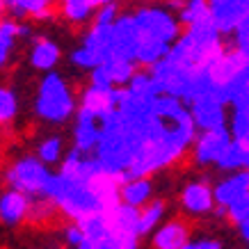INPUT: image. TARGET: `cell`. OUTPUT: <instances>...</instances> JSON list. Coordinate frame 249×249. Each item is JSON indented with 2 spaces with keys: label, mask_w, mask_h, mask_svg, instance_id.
I'll list each match as a JSON object with an SVG mask.
<instances>
[{
  "label": "cell",
  "mask_w": 249,
  "mask_h": 249,
  "mask_svg": "<svg viewBox=\"0 0 249 249\" xmlns=\"http://www.w3.org/2000/svg\"><path fill=\"white\" fill-rule=\"evenodd\" d=\"M208 18H213L208 0H185L183 7L178 9V21L183 23V28L201 23V21H208Z\"/></svg>",
  "instance_id": "obj_29"
},
{
  "label": "cell",
  "mask_w": 249,
  "mask_h": 249,
  "mask_svg": "<svg viewBox=\"0 0 249 249\" xmlns=\"http://www.w3.org/2000/svg\"><path fill=\"white\" fill-rule=\"evenodd\" d=\"M140 240H142L140 235H126L114 231L110 227V219H107L106 231L94 235V238H85L78 249H140Z\"/></svg>",
  "instance_id": "obj_21"
},
{
  "label": "cell",
  "mask_w": 249,
  "mask_h": 249,
  "mask_svg": "<svg viewBox=\"0 0 249 249\" xmlns=\"http://www.w3.org/2000/svg\"><path fill=\"white\" fill-rule=\"evenodd\" d=\"M190 112L199 130H211L219 126H229V106L215 94H204L190 103Z\"/></svg>",
  "instance_id": "obj_10"
},
{
  "label": "cell",
  "mask_w": 249,
  "mask_h": 249,
  "mask_svg": "<svg viewBox=\"0 0 249 249\" xmlns=\"http://www.w3.org/2000/svg\"><path fill=\"white\" fill-rule=\"evenodd\" d=\"M112 48L114 55L128 57L135 62L137 57V23L133 12H121L119 18L112 23Z\"/></svg>",
  "instance_id": "obj_17"
},
{
  "label": "cell",
  "mask_w": 249,
  "mask_h": 249,
  "mask_svg": "<svg viewBox=\"0 0 249 249\" xmlns=\"http://www.w3.org/2000/svg\"><path fill=\"white\" fill-rule=\"evenodd\" d=\"M2 181L7 188L18 190L32 199H51L55 172L46 162H41L37 156L25 153V156L14 158L5 167Z\"/></svg>",
  "instance_id": "obj_5"
},
{
  "label": "cell",
  "mask_w": 249,
  "mask_h": 249,
  "mask_svg": "<svg viewBox=\"0 0 249 249\" xmlns=\"http://www.w3.org/2000/svg\"><path fill=\"white\" fill-rule=\"evenodd\" d=\"M195 119L181 98L160 94L156 98V119L144 146L128 169V178H151L167 167L178 165L196 140Z\"/></svg>",
  "instance_id": "obj_2"
},
{
  "label": "cell",
  "mask_w": 249,
  "mask_h": 249,
  "mask_svg": "<svg viewBox=\"0 0 249 249\" xmlns=\"http://www.w3.org/2000/svg\"><path fill=\"white\" fill-rule=\"evenodd\" d=\"M2 12H5V9H2V0H0V14H2Z\"/></svg>",
  "instance_id": "obj_41"
},
{
  "label": "cell",
  "mask_w": 249,
  "mask_h": 249,
  "mask_svg": "<svg viewBox=\"0 0 249 249\" xmlns=\"http://www.w3.org/2000/svg\"><path fill=\"white\" fill-rule=\"evenodd\" d=\"M119 2H110V5H103V7L96 12L94 21L91 23H101V25H112L117 18H119Z\"/></svg>",
  "instance_id": "obj_34"
},
{
  "label": "cell",
  "mask_w": 249,
  "mask_h": 249,
  "mask_svg": "<svg viewBox=\"0 0 249 249\" xmlns=\"http://www.w3.org/2000/svg\"><path fill=\"white\" fill-rule=\"evenodd\" d=\"M224 217L231 222V224H240V222H245V219H249V192L245 196H240L235 204H231L227 208V213H224Z\"/></svg>",
  "instance_id": "obj_32"
},
{
  "label": "cell",
  "mask_w": 249,
  "mask_h": 249,
  "mask_svg": "<svg viewBox=\"0 0 249 249\" xmlns=\"http://www.w3.org/2000/svg\"><path fill=\"white\" fill-rule=\"evenodd\" d=\"M229 130L235 142H242L249 146V106L247 103H235L231 106L229 114Z\"/></svg>",
  "instance_id": "obj_28"
},
{
  "label": "cell",
  "mask_w": 249,
  "mask_h": 249,
  "mask_svg": "<svg viewBox=\"0 0 249 249\" xmlns=\"http://www.w3.org/2000/svg\"><path fill=\"white\" fill-rule=\"evenodd\" d=\"M233 142L229 126H219L211 130H199L196 140L190 149V158L196 167H215L222 153L227 151V146Z\"/></svg>",
  "instance_id": "obj_7"
},
{
  "label": "cell",
  "mask_w": 249,
  "mask_h": 249,
  "mask_svg": "<svg viewBox=\"0 0 249 249\" xmlns=\"http://www.w3.org/2000/svg\"><path fill=\"white\" fill-rule=\"evenodd\" d=\"M2 9L7 16L23 21V18H32V21H51L57 12V7L44 5L41 0H2Z\"/></svg>",
  "instance_id": "obj_20"
},
{
  "label": "cell",
  "mask_w": 249,
  "mask_h": 249,
  "mask_svg": "<svg viewBox=\"0 0 249 249\" xmlns=\"http://www.w3.org/2000/svg\"><path fill=\"white\" fill-rule=\"evenodd\" d=\"M213 23L224 37H231L249 12V0H208Z\"/></svg>",
  "instance_id": "obj_14"
},
{
  "label": "cell",
  "mask_w": 249,
  "mask_h": 249,
  "mask_svg": "<svg viewBox=\"0 0 249 249\" xmlns=\"http://www.w3.org/2000/svg\"><path fill=\"white\" fill-rule=\"evenodd\" d=\"M44 5H51V7H57V0H41Z\"/></svg>",
  "instance_id": "obj_40"
},
{
  "label": "cell",
  "mask_w": 249,
  "mask_h": 249,
  "mask_svg": "<svg viewBox=\"0 0 249 249\" xmlns=\"http://www.w3.org/2000/svg\"><path fill=\"white\" fill-rule=\"evenodd\" d=\"M114 55L112 48V25H101V23H89L85 30L80 44L69 53V60L80 71H94L103 62Z\"/></svg>",
  "instance_id": "obj_6"
},
{
  "label": "cell",
  "mask_w": 249,
  "mask_h": 249,
  "mask_svg": "<svg viewBox=\"0 0 249 249\" xmlns=\"http://www.w3.org/2000/svg\"><path fill=\"white\" fill-rule=\"evenodd\" d=\"M238 235H240V240L245 242V245H249V219H245V222L238 224Z\"/></svg>",
  "instance_id": "obj_37"
},
{
  "label": "cell",
  "mask_w": 249,
  "mask_h": 249,
  "mask_svg": "<svg viewBox=\"0 0 249 249\" xmlns=\"http://www.w3.org/2000/svg\"><path fill=\"white\" fill-rule=\"evenodd\" d=\"M18 94L14 91V87L9 85H0V128L14 124V119L18 117Z\"/></svg>",
  "instance_id": "obj_30"
},
{
  "label": "cell",
  "mask_w": 249,
  "mask_h": 249,
  "mask_svg": "<svg viewBox=\"0 0 249 249\" xmlns=\"http://www.w3.org/2000/svg\"><path fill=\"white\" fill-rule=\"evenodd\" d=\"M18 23L21 21H16L12 16L0 18V69H5L12 62L16 41H18Z\"/></svg>",
  "instance_id": "obj_26"
},
{
  "label": "cell",
  "mask_w": 249,
  "mask_h": 249,
  "mask_svg": "<svg viewBox=\"0 0 249 249\" xmlns=\"http://www.w3.org/2000/svg\"><path fill=\"white\" fill-rule=\"evenodd\" d=\"M167 215V201L160 196H153L146 206L140 208V238L151 235L156 229L162 224V219Z\"/></svg>",
  "instance_id": "obj_24"
},
{
  "label": "cell",
  "mask_w": 249,
  "mask_h": 249,
  "mask_svg": "<svg viewBox=\"0 0 249 249\" xmlns=\"http://www.w3.org/2000/svg\"><path fill=\"white\" fill-rule=\"evenodd\" d=\"M60 62H62V48L55 39H51V37L32 39V46H30V51H28V64L35 71H41V73L55 71Z\"/></svg>",
  "instance_id": "obj_19"
},
{
  "label": "cell",
  "mask_w": 249,
  "mask_h": 249,
  "mask_svg": "<svg viewBox=\"0 0 249 249\" xmlns=\"http://www.w3.org/2000/svg\"><path fill=\"white\" fill-rule=\"evenodd\" d=\"M35 117L48 126H62L78 112V96L71 83L57 71H48L39 78L35 103Z\"/></svg>",
  "instance_id": "obj_4"
},
{
  "label": "cell",
  "mask_w": 249,
  "mask_h": 249,
  "mask_svg": "<svg viewBox=\"0 0 249 249\" xmlns=\"http://www.w3.org/2000/svg\"><path fill=\"white\" fill-rule=\"evenodd\" d=\"M153 199L151 178H128L121 185V204H128L133 208H142Z\"/></svg>",
  "instance_id": "obj_23"
},
{
  "label": "cell",
  "mask_w": 249,
  "mask_h": 249,
  "mask_svg": "<svg viewBox=\"0 0 249 249\" xmlns=\"http://www.w3.org/2000/svg\"><path fill=\"white\" fill-rule=\"evenodd\" d=\"M183 249H222V240H217V238H196V240H190Z\"/></svg>",
  "instance_id": "obj_36"
},
{
  "label": "cell",
  "mask_w": 249,
  "mask_h": 249,
  "mask_svg": "<svg viewBox=\"0 0 249 249\" xmlns=\"http://www.w3.org/2000/svg\"><path fill=\"white\" fill-rule=\"evenodd\" d=\"M119 89L121 87H106V85L87 83L85 89L80 91V96H78V107H83L87 112L96 114L98 119H103L112 110H117Z\"/></svg>",
  "instance_id": "obj_11"
},
{
  "label": "cell",
  "mask_w": 249,
  "mask_h": 249,
  "mask_svg": "<svg viewBox=\"0 0 249 249\" xmlns=\"http://www.w3.org/2000/svg\"><path fill=\"white\" fill-rule=\"evenodd\" d=\"M235 103H247V106H249V91H245L242 96H238L233 103H231V106H235Z\"/></svg>",
  "instance_id": "obj_39"
},
{
  "label": "cell",
  "mask_w": 249,
  "mask_h": 249,
  "mask_svg": "<svg viewBox=\"0 0 249 249\" xmlns=\"http://www.w3.org/2000/svg\"><path fill=\"white\" fill-rule=\"evenodd\" d=\"M213 192H215V215L224 217L229 206L249 192V169L227 174L213 185Z\"/></svg>",
  "instance_id": "obj_12"
},
{
  "label": "cell",
  "mask_w": 249,
  "mask_h": 249,
  "mask_svg": "<svg viewBox=\"0 0 249 249\" xmlns=\"http://www.w3.org/2000/svg\"><path fill=\"white\" fill-rule=\"evenodd\" d=\"M41 162H46L48 167L53 165H60L62 160H64V137L62 135H46L41 137L37 142V151H35Z\"/></svg>",
  "instance_id": "obj_27"
},
{
  "label": "cell",
  "mask_w": 249,
  "mask_h": 249,
  "mask_svg": "<svg viewBox=\"0 0 249 249\" xmlns=\"http://www.w3.org/2000/svg\"><path fill=\"white\" fill-rule=\"evenodd\" d=\"M137 71H140L137 62L121 55H110L101 67L89 71V83L106 85V87H126Z\"/></svg>",
  "instance_id": "obj_9"
},
{
  "label": "cell",
  "mask_w": 249,
  "mask_h": 249,
  "mask_svg": "<svg viewBox=\"0 0 249 249\" xmlns=\"http://www.w3.org/2000/svg\"><path fill=\"white\" fill-rule=\"evenodd\" d=\"M137 23V67L151 69L165 60L176 39L183 35V23L178 14L167 5H140L133 9Z\"/></svg>",
  "instance_id": "obj_3"
},
{
  "label": "cell",
  "mask_w": 249,
  "mask_h": 249,
  "mask_svg": "<svg viewBox=\"0 0 249 249\" xmlns=\"http://www.w3.org/2000/svg\"><path fill=\"white\" fill-rule=\"evenodd\" d=\"M126 181V174L107 169L94 153H83L71 146L55 172L51 201L69 222H80L119 206L121 185Z\"/></svg>",
  "instance_id": "obj_1"
},
{
  "label": "cell",
  "mask_w": 249,
  "mask_h": 249,
  "mask_svg": "<svg viewBox=\"0 0 249 249\" xmlns=\"http://www.w3.org/2000/svg\"><path fill=\"white\" fill-rule=\"evenodd\" d=\"M178 206L188 217H206L215 213V192L206 178H195L183 185L178 195Z\"/></svg>",
  "instance_id": "obj_8"
},
{
  "label": "cell",
  "mask_w": 249,
  "mask_h": 249,
  "mask_svg": "<svg viewBox=\"0 0 249 249\" xmlns=\"http://www.w3.org/2000/svg\"><path fill=\"white\" fill-rule=\"evenodd\" d=\"M231 37H233L235 48H240V51L249 53V12H247V16L240 21V25L235 28V32L231 35Z\"/></svg>",
  "instance_id": "obj_33"
},
{
  "label": "cell",
  "mask_w": 249,
  "mask_h": 249,
  "mask_svg": "<svg viewBox=\"0 0 249 249\" xmlns=\"http://www.w3.org/2000/svg\"><path fill=\"white\" fill-rule=\"evenodd\" d=\"M71 140H73V149H78L83 153H94L98 140H101V119L96 114L78 107L76 117H73Z\"/></svg>",
  "instance_id": "obj_16"
},
{
  "label": "cell",
  "mask_w": 249,
  "mask_h": 249,
  "mask_svg": "<svg viewBox=\"0 0 249 249\" xmlns=\"http://www.w3.org/2000/svg\"><path fill=\"white\" fill-rule=\"evenodd\" d=\"M215 169H219V172H224V174L249 169V146L233 140V142L227 146V151L222 153V158L217 160Z\"/></svg>",
  "instance_id": "obj_25"
},
{
  "label": "cell",
  "mask_w": 249,
  "mask_h": 249,
  "mask_svg": "<svg viewBox=\"0 0 249 249\" xmlns=\"http://www.w3.org/2000/svg\"><path fill=\"white\" fill-rule=\"evenodd\" d=\"M64 240H67V245L71 249H78L83 245L85 233H83V229H80L78 222H69L67 227H64Z\"/></svg>",
  "instance_id": "obj_35"
},
{
  "label": "cell",
  "mask_w": 249,
  "mask_h": 249,
  "mask_svg": "<svg viewBox=\"0 0 249 249\" xmlns=\"http://www.w3.org/2000/svg\"><path fill=\"white\" fill-rule=\"evenodd\" d=\"M110 2H119V0H57V14L71 25L83 28L94 21L98 9Z\"/></svg>",
  "instance_id": "obj_18"
},
{
  "label": "cell",
  "mask_w": 249,
  "mask_h": 249,
  "mask_svg": "<svg viewBox=\"0 0 249 249\" xmlns=\"http://www.w3.org/2000/svg\"><path fill=\"white\" fill-rule=\"evenodd\" d=\"M107 219H110V227L114 231L126 235H140V208L119 204L112 211H107Z\"/></svg>",
  "instance_id": "obj_22"
},
{
  "label": "cell",
  "mask_w": 249,
  "mask_h": 249,
  "mask_svg": "<svg viewBox=\"0 0 249 249\" xmlns=\"http://www.w3.org/2000/svg\"><path fill=\"white\" fill-rule=\"evenodd\" d=\"M32 196L23 195L14 188H5L0 192V224L5 227H21L30 219Z\"/></svg>",
  "instance_id": "obj_15"
},
{
  "label": "cell",
  "mask_w": 249,
  "mask_h": 249,
  "mask_svg": "<svg viewBox=\"0 0 249 249\" xmlns=\"http://www.w3.org/2000/svg\"><path fill=\"white\" fill-rule=\"evenodd\" d=\"M190 240H192V224L185 217L167 219L149 235L151 249H183Z\"/></svg>",
  "instance_id": "obj_13"
},
{
  "label": "cell",
  "mask_w": 249,
  "mask_h": 249,
  "mask_svg": "<svg viewBox=\"0 0 249 249\" xmlns=\"http://www.w3.org/2000/svg\"><path fill=\"white\" fill-rule=\"evenodd\" d=\"M32 37V25L30 23H18V39H30Z\"/></svg>",
  "instance_id": "obj_38"
},
{
  "label": "cell",
  "mask_w": 249,
  "mask_h": 249,
  "mask_svg": "<svg viewBox=\"0 0 249 249\" xmlns=\"http://www.w3.org/2000/svg\"><path fill=\"white\" fill-rule=\"evenodd\" d=\"M57 211V206L51 201V199H32V208H30V219L28 222H35V224H44L53 217Z\"/></svg>",
  "instance_id": "obj_31"
}]
</instances>
